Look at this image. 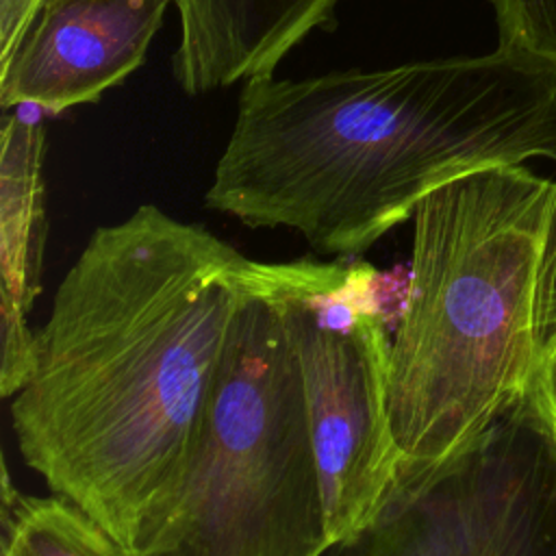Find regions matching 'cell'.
<instances>
[{
  "instance_id": "cell-4",
  "label": "cell",
  "mask_w": 556,
  "mask_h": 556,
  "mask_svg": "<svg viewBox=\"0 0 556 556\" xmlns=\"http://www.w3.org/2000/svg\"><path fill=\"white\" fill-rule=\"evenodd\" d=\"M330 543L300 365L258 261L176 502L130 556H321Z\"/></svg>"
},
{
  "instance_id": "cell-11",
  "label": "cell",
  "mask_w": 556,
  "mask_h": 556,
  "mask_svg": "<svg viewBox=\"0 0 556 556\" xmlns=\"http://www.w3.org/2000/svg\"><path fill=\"white\" fill-rule=\"evenodd\" d=\"M500 43L556 67V0H493Z\"/></svg>"
},
{
  "instance_id": "cell-14",
  "label": "cell",
  "mask_w": 556,
  "mask_h": 556,
  "mask_svg": "<svg viewBox=\"0 0 556 556\" xmlns=\"http://www.w3.org/2000/svg\"><path fill=\"white\" fill-rule=\"evenodd\" d=\"M554 328H556V304H554Z\"/></svg>"
},
{
  "instance_id": "cell-9",
  "label": "cell",
  "mask_w": 556,
  "mask_h": 556,
  "mask_svg": "<svg viewBox=\"0 0 556 556\" xmlns=\"http://www.w3.org/2000/svg\"><path fill=\"white\" fill-rule=\"evenodd\" d=\"M41 109L15 106L4 115L0 156V313L24 317L41 291L46 241Z\"/></svg>"
},
{
  "instance_id": "cell-5",
  "label": "cell",
  "mask_w": 556,
  "mask_h": 556,
  "mask_svg": "<svg viewBox=\"0 0 556 556\" xmlns=\"http://www.w3.org/2000/svg\"><path fill=\"white\" fill-rule=\"evenodd\" d=\"M300 365L332 543L361 530L400 469L378 269L358 256L263 263Z\"/></svg>"
},
{
  "instance_id": "cell-12",
  "label": "cell",
  "mask_w": 556,
  "mask_h": 556,
  "mask_svg": "<svg viewBox=\"0 0 556 556\" xmlns=\"http://www.w3.org/2000/svg\"><path fill=\"white\" fill-rule=\"evenodd\" d=\"M523 406L556 456V328L534 367Z\"/></svg>"
},
{
  "instance_id": "cell-13",
  "label": "cell",
  "mask_w": 556,
  "mask_h": 556,
  "mask_svg": "<svg viewBox=\"0 0 556 556\" xmlns=\"http://www.w3.org/2000/svg\"><path fill=\"white\" fill-rule=\"evenodd\" d=\"M43 0H0V65L11 56Z\"/></svg>"
},
{
  "instance_id": "cell-3",
  "label": "cell",
  "mask_w": 556,
  "mask_h": 556,
  "mask_svg": "<svg viewBox=\"0 0 556 556\" xmlns=\"http://www.w3.org/2000/svg\"><path fill=\"white\" fill-rule=\"evenodd\" d=\"M554 304L556 180L491 167L417 204L389 365L397 476L458 458L521 406Z\"/></svg>"
},
{
  "instance_id": "cell-10",
  "label": "cell",
  "mask_w": 556,
  "mask_h": 556,
  "mask_svg": "<svg viewBox=\"0 0 556 556\" xmlns=\"http://www.w3.org/2000/svg\"><path fill=\"white\" fill-rule=\"evenodd\" d=\"M0 556H130L96 519L61 495H22L2 463Z\"/></svg>"
},
{
  "instance_id": "cell-8",
  "label": "cell",
  "mask_w": 556,
  "mask_h": 556,
  "mask_svg": "<svg viewBox=\"0 0 556 556\" xmlns=\"http://www.w3.org/2000/svg\"><path fill=\"white\" fill-rule=\"evenodd\" d=\"M180 39L174 78L187 96L254 76H274L280 61L315 30H334L341 0H172Z\"/></svg>"
},
{
  "instance_id": "cell-7",
  "label": "cell",
  "mask_w": 556,
  "mask_h": 556,
  "mask_svg": "<svg viewBox=\"0 0 556 556\" xmlns=\"http://www.w3.org/2000/svg\"><path fill=\"white\" fill-rule=\"evenodd\" d=\"M172 0H43L0 65V106L93 104L143 61Z\"/></svg>"
},
{
  "instance_id": "cell-6",
  "label": "cell",
  "mask_w": 556,
  "mask_h": 556,
  "mask_svg": "<svg viewBox=\"0 0 556 556\" xmlns=\"http://www.w3.org/2000/svg\"><path fill=\"white\" fill-rule=\"evenodd\" d=\"M321 556H556V456L521 402L458 458L397 476Z\"/></svg>"
},
{
  "instance_id": "cell-2",
  "label": "cell",
  "mask_w": 556,
  "mask_h": 556,
  "mask_svg": "<svg viewBox=\"0 0 556 556\" xmlns=\"http://www.w3.org/2000/svg\"><path fill=\"white\" fill-rule=\"evenodd\" d=\"M556 161V67L482 56L243 83L204 195L250 228H291L317 254L361 256L467 174Z\"/></svg>"
},
{
  "instance_id": "cell-1",
  "label": "cell",
  "mask_w": 556,
  "mask_h": 556,
  "mask_svg": "<svg viewBox=\"0 0 556 556\" xmlns=\"http://www.w3.org/2000/svg\"><path fill=\"white\" fill-rule=\"evenodd\" d=\"M256 263L154 204L100 226L61 278L13 395L24 463L128 554L167 519Z\"/></svg>"
}]
</instances>
